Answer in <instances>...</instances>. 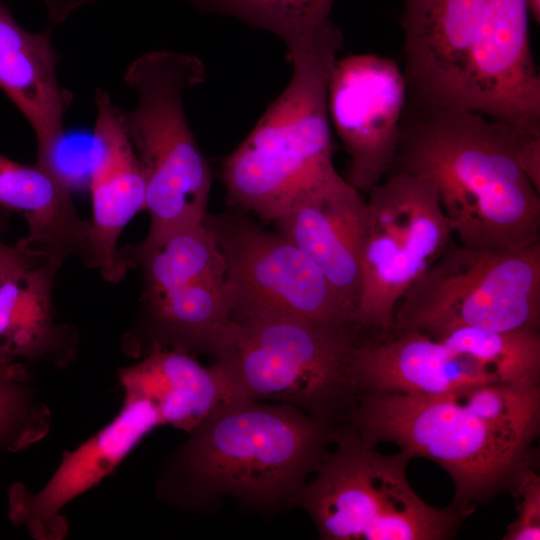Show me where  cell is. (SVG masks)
<instances>
[{
	"instance_id": "1",
	"label": "cell",
	"mask_w": 540,
	"mask_h": 540,
	"mask_svg": "<svg viewBox=\"0 0 540 540\" xmlns=\"http://www.w3.org/2000/svg\"><path fill=\"white\" fill-rule=\"evenodd\" d=\"M539 383L490 382L441 395L361 393L345 423L370 445L393 443L410 459L437 463L454 483L452 504L473 512L533 464Z\"/></svg>"
},
{
	"instance_id": "2",
	"label": "cell",
	"mask_w": 540,
	"mask_h": 540,
	"mask_svg": "<svg viewBox=\"0 0 540 540\" xmlns=\"http://www.w3.org/2000/svg\"><path fill=\"white\" fill-rule=\"evenodd\" d=\"M529 133L469 109L406 102L392 171L433 185L458 244L531 246L540 242V196L519 160Z\"/></svg>"
},
{
	"instance_id": "3",
	"label": "cell",
	"mask_w": 540,
	"mask_h": 540,
	"mask_svg": "<svg viewBox=\"0 0 540 540\" xmlns=\"http://www.w3.org/2000/svg\"><path fill=\"white\" fill-rule=\"evenodd\" d=\"M335 427L287 404L224 401L168 458L156 495L197 512L214 509L224 497L261 513L298 506Z\"/></svg>"
},
{
	"instance_id": "4",
	"label": "cell",
	"mask_w": 540,
	"mask_h": 540,
	"mask_svg": "<svg viewBox=\"0 0 540 540\" xmlns=\"http://www.w3.org/2000/svg\"><path fill=\"white\" fill-rule=\"evenodd\" d=\"M343 45L332 21L287 51L290 81L220 164L229 206L270 222L298 196L341 175L333 163L328 86Z\"/></svg>"
},
{
	"instance_id": "5",
	"label": "cell",
	"mask_w": 540,
	"mask_h": 540,
	"mask_svg": "<svg viewBox=\"0 0 540 540\" xmlns=\"http://www.w3.org/2000/svg\"><path fill=\"white\" fill-rule=\"evenodd\" d=\"M358 334L305 320L230 319L212 353L229 400L294 406L339 425L356 402L350 359Z\"/></svg>"
},
{
	"instance_id": "6",
	"label": "cell",
	"mask_w": 540,
	"mask_h": 540,
	"mask_svg": "<svg viewBox=\"0 0 540 540\" xmlns=\"http://www.w3.org/2000/svg\"><path fill=\"white\" fill-rule=\"evenodd\" d=\"M205 78L201 59L167 50L141 55L124 74L137 100L119 114L145 178L147 234L202 222L208 213L212 173L184 109L185 92Z\"/></svg>"
},
{
	"instance_id": "7",
	"label": "cell",
	"mask_w": 540,
	"mask_h": 540,
	"mask_svg": "<svg viewBox=\"0 0 540 540\" xmlns=\"http://www.w3.org/2000/svg\"><path fill=\"white\" fill-rule=\"evenodd\" d=\"M299 499L324 540L451 539L472 511L426 503L409 483L410 458L386 455L346 423Z\"/></svg>"
},
{
	"instance_id": "8",
	"label": "cell",
	"mask_w": 540,
	"mask_h": 540,
	"mask_svg": "<svg viewBox=\"0 0 540 540\" xmlns=\"http://www.w3.org/2000/svg\"><path fill=\"white\" fill-rule=\"evenodd\" d=\"M540 325V242L478 249L450 243L400 299L391 332ZM390 332V333H391Z\"/></svg>"
},
{
	"instance_id": "9",
	"label": "cell",
	"mask_w": 540,
	"mask_h": 540,
	"mask_svg": "<svg viewBox=\"0 0 540 540\" xmlns=\"http://www.w3.org/2000/svg\"><path fill=\"white\" fill-rule=\"evenodd\" d=\"M366 201L353 322L359 335H386L400 299L452 242V233L433 185L422 176L392 171L369 190Z\"/></svg>"
},
{
	"instance_id": "10",
	"label": "cell",
	"mask_w": 540,
	"mask_h": 540,
	"mask_svg": "<svg viewBox=\"0 0 540 540\" xmlns=\"http://www.w3.org/2000/svg\"><path fill=\"white\" fill-rule=\"evenodd\" d=\"M225 263L230 319L283 317L356 332L353 313L294 244L236 207L207 213Z\"/></svg>"
},
{
	"instance_id": "11",
	"label": "cell",
	"mask_w": 540,
	"mask_h": 540,
	"mask_svg": "<svg viewBox=\"0 0 540 540\" xmlns=\"http://www.w3.org/2000/svg\"><path fill=\"white\" fill-rule=\"evenodd\" d=\"M406 102V79L393 59L371 53L337 59L328 114L348 155L345 179L362 194L394 167Z\"/></svg>"
},
{
	"instance_id": "12",
	"label": "cell",
	"mask_w": 540,
	"mask_h": 540,
	"mask_svg": "<svg viewBox=\"0 0 540 540\" xmlns=\"http://www.w3.org/2000/svg\"><path fill=\"white\" fill-rule=\"evenodd\" d=\"M529 19L526 0H491L469 59L464 109L540 133V76Z\"/></svg>"
},
{
	"instance_id": "13",
	"label": "cell",
	"mask_w": 540,
	"mask_h": 540,
	"mask_svg": "<svg viewBox=\"0 0 540 540\" xmlns=\"http://www.w3.org/2000/svg\"><path fill=\"white\" fill-rule=\"evenodd\" d=\"M161 425L148 400L123 397L115 417L72 451H67L46 484L36 493L21 484L9 491V516L36 540H61L68 533L62 516L72 500L108 476L154 428Z\"/></svg>"
},
{
	"instance_id": "14",
	"label": "cell",
	"mask_w": 540,
	"mask_h": 540,
	"mask_svg": "<svg viewBox=\"0 0 540 540\" xmlns=\"http://www.w3.org/2000/svg\"><path fill=\"white\" fill-rule=\"evenodd\" d=\"M491 0H404L407 101L464 108L471 51Z\"/></svg>"
},
{
	"instance_id": "15",
	"label": "cell",
	"mask_w": 540,
	"mask_h": 540,
	"mask_svg": "<svg viewBox=\"0 0 540 540\" xmlns=\"http://www.w3.org/2000/svg\"><path fill=\"white\" fill-rule=\"evenodd\" d=\"M96 120L90 149V268L116 283L130 269L121 256L120 236L145 210L146 184L133 146L123 128L119 107L108 91L95 92Z\"/></svg>"
},
{
	"instance_id": "16",
	"label": "cell",
	"mask_w": 540,
	"mask_h": 540,
	"mask_svg": "<svg viewBox=\"0 0 540 540\" xmlns=\"http://www.w3.org/2000/svg\"><path fill=\"white\" fill-rule=\"evenodd\" d=\"M271 224L317 266L354 317L367 226L362 193L340 176L298 196Z\"/></svg>"
},
{
	"instance_id": "17",
	"label": "cell",
	"mask_w": 540,
	"mask_h": 540,
	"mask_svg": "<svg viewBox=\"0 0 540 540\" xmlns=\"http://www.w3.org/2000/svg\"><path fill=\"white\" fill-rule=\"evenodd\" d=\"M350 373L356 397L367 392L441 395L499 382L472 358L418 331L359 337Z\"/></svg>"
},
{
	"instance_id": "18",
	"label": "cell",
	"mask_w": 540,
	"mask_h": 540,
	"mask_svg": "<svg viewBox=\"0 0 540 540\" xmlns=\"http://www.w3.org/2000/svg\"><path fill=\"white\" fill-rule=\"evenodd\" d=\"M51 31L50 27L36 33L26 30L0 0V89L31 126L37 162L57 167L64 118L73 97L60 84Z\"/></svg>"
},
{
	"instance_id": "19",
	"label": "cell",
	"mask_w": 540,
	"mask_h": 540,
	"mask_svg": "<svg viewBox=\"0 0 540 540\" xmlns=\"http://www.w3.org/2000/svg\"><path fill=\"white\" fill-rule=\"evenodd\" d=\"M0 207L27 224L18 245L42 252L58 268L73 256L90 267V222L78 214L59 168L0 155Z\"/></svg>"
},
{
	"instance_id": "20",
	"label": "cell",
	"mask_w": 540,
	"mask_h": 540,
	"mask_svg": "<svg viewBox=\"0 0 540 540\" xmlns=\"http://www.w3.org/2000/svg\"><path fill=\"white\" fill-rule=\"evenodd\" d=\"M229 321L225 278L183 284L141 296L140 309L122 338V349L134 358L157 349L212 355Z\"/></svg>"
},
{
	"instance_id": "21",
	"label": "cell",
	"mask_w": 540,
	"mask_h": 540,
	"mask_svg": "<svg viewBox=\"0 0 540 540\" xmlns=\"http://www.w3.org/2000/svg\"><path fill=\"white\" fill-rule=\"evenodd\" d=\"M124 396L151 402L161 425L187 433L200 424L219 404L228 401L220 374L206 367L193 354L157 349L118 371Z\"/></svg>"
},
{
	"instance_id": "22",
	"label": "cell",
	"mask_w": 540,
	"mask_h": 540,
	"mask_svg": "<svg viewBox=\"0 0 540 540\" xmlns=\"http://www.w3.org/2000/svg\"><path fill=\"white\" fill-rule=\"evenodd\" d=\"M58 271L45 261L0 286V346L13 358L58 368L76 359V328L55 319L52 296Z\"/></svg>"
},
{
	"instance_id": "23",
	"label": "cell",
	"mask_w": 540,
	"mask_h": 540,
	"mask_svg": "<svg viewBox=\"0 0 540 540\" xmlns=\"http://www.w3.org/2000/svg\"><path fill=\"white\" fill-rule=\"evenodd\" d=\"M120 252L129 268H140L142 296L199 280L225 278L223 256L204 220L147 234L140 243L120 248Z\"/></svg>"
},
{
	"instance_id": "24",
	"label": "cell",
	"mask_w": 540,
	"mask_h": 540,
	"mask_svg": "<svg viewBox=\"0 0 540 540\" xmlns=\"http://www.w3.org/2000/svg\"><path fill=\"white\" fill-rule=\"evenodd\" d=\"M204 14L225 15L278 37L287 51L308 43L332 20L335 0H184Z\"/></svg>"
},
{
	"instance_id": "25",
	"label": "cell",
	"mask_w": 540,
	"mask_h": 540,
	"mask_svg": "<svg viewBox=\"0 0 540 540\" xmlns=\"http://www.w3.org/2000/svg\"><path fill=\"white\" fill-rule=\"evenodd\" d=\"M436 338L472 358L499 382L540 381L539 328H457Z\"/></svg>"
},
{
	"instance_id": "26",
	"label": "cell",
	"mask_w": 540,
	"mask_h": 540,
	"mask_svg": "<svg viewBox=\"0 0 540 540\" xmlns=\"http://www.w3.org/2000/svg\"><path fill=\"white\" fill-rule=\"evenodd\" d=\"M26 381L0 376V444L11 451L41 440L51 426L49 409L34 399Z\"/></svg>"
},
{
	"instance_id": "27",
	"label": "cell",
	"mask_w": 540,
	"mask_h": 540,
	"mask_svg": "<svg viewBox=\"0 0 540 540\" xmlns=\"http://www.w3.org/2000/svg\"><path fill=\"white\" fill-rule=\"evenodd\" d=\"M510 491L518 498L517 516L503 536L504 540L540 539V477L530 465L514 480Z\"/></svg>"
},
{
	"instance_id": "28",
	"label": "cell",
	"mask_w": 540,
	"mask_h": 540,
	"mask_svg": "<svg viewBox=\"0 0 540 540\" xmlns=\"http://www.w3.org/2000/svg\"><path fill=\"white\" fill-rule=\"evenodd\" d=\"M45 261L48 258L38 250L17 243L9 245L0 239V286Z\"/></svg>"
},
{
	"instance_id": "29",
	"label": "cell",
	"mask_w": 540,
	"mask_h": 540,
	"mask_svg": "<svg viewBox=\"0 0 540 540\" xmlns=\"http://www.w3.org/2000/svg\"><path fill=\"white\" fill-rule=\"evenodd\" d=\"M48 14V27L54 28L65 21L76 9L97 0H42Z\"/></svg>"
},
{
	"instance_id": "30",
	"label": "cell",
	"mask_w": 540,
	"mask_h": 540,
	"mask_svg": "<svg viewBox=\"0 0 540 540\" xmlns=\"http://www.w3.org/2000/svg\"><path fill=\"white\" fill-rule=\"evenodd\" d=\"M0 376L27 379V373L21 362L5 352L0 346Z\"/></svg>"
},
{
	"instance_id": "31",
	"label": "cell",
	"mask_w": 540,
	"mask_h": 540,
	"mask_svg": "<svg viewBox=\"0 0 540 540\" xmlns=\"http://www.w3.org/2000/svg\"><path fill=\"white\" fill-rule=\"evenodd\" d=\"M530 18L537 24L540 22V0H526Z\"/></svg>"
}]
</instances>
